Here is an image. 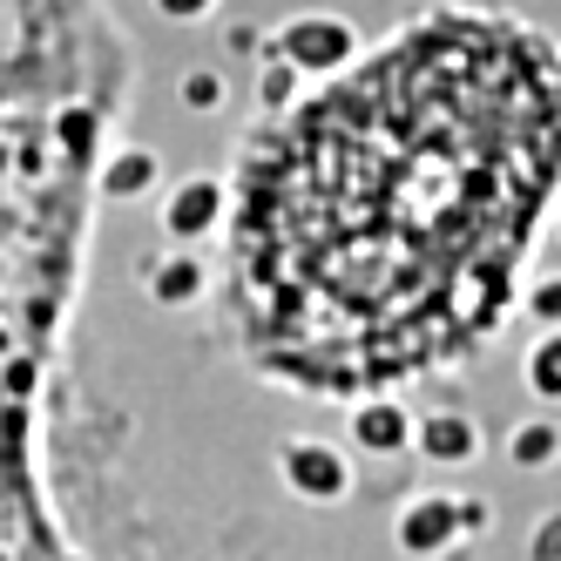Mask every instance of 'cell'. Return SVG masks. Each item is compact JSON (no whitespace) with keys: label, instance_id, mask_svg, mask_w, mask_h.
Here are the masks:
<instances>
[{"label":"cell","instance_id":"obj_1","mask_svg":"<svg viewBox=\"0 0 561 561\" xmlns=\"http://www.w3.org/2000/svg\"><path fill=\"white\" fill-rule=\"evenodd\" d=\"M561 176V55L433 14L244 149L230 271L264 366L392 386L473 352Z\"/></svg>","mask_w":561,"mask_h":561},{"label":"cell","instance_id":"obj_2","mask_svg":"<svg viewBox=\"0 0 561 561\" xmlns=\"http://www.w3.org/2000/svg\"><path fill=\"white\" fill-rule=\"evenodd\" d=\"M277 55H285L298 75H339L358 55V34L339 14H298L285 34H277Z\"/></svg>","mask_w":561,"mask_h":561},{"label":"cell","instance_id":"obj_3","mask_svg":"<svg viewBox=\"0 0 561 561\" xmlns=\"http://www.w3.org/2000/svg\"><path fill=\"white\" fill-rule=\"evenodd\" d=\"M352 426H358V439H366V447H379V454L407 447V433H413V420L399 413L392 399H373V407H358V413H352Z\"/></svg>","mask_w":561,"mask_h":561},{"label":"cell","instance_id":"obj_4","mask_svg":"<svg viewBox=\"0 0 561 561\" xmlns=\"http://www.w3.org/2000/svg\"><path fill=\"white\" fill-rule=\"evenodd\" d=\"M217 217H224V183H190L176 204H170V230H176V237L204 230V224H217Z\"/></svg>","mask_w":561,"mask_h":561},{"label":"cell","instance_id":"obj_5","mask_svg":"<svg viewBox=\"0 0 561 561\" xmlns=\"http://www.w3.org/2000/svg\"><path fill=\"white\" fill-rule=\"evenodd\" d=\"M420 439L433 460H473V420H460V413H433L420 426Z\"/></svg>","mask_w":561,"mask_h":561},{"label":"cell","instance_id":"obj_6","mask_svg":"<svg viewBox=\"0 0 561 561\" xmlns=\"http://www.w3.org/2000/svg\"><path fill=\"white\" fill-rule=\"evenodd\" d=\"M291 480L311 494H339L345 488V467L325 454V447H291Z\"/></svg>","mask_w":561,"mask_h":561},{"label":"cell","instance_id":"obj_7","mask_svg":"<svg viewBox=\"0 0 561 561\" xmlns=\"http://www.w3.org/2000/svg\"><path fill=\"white\" fill-rule=\"evenodd\" d=\"M554 454H561V426L554 420H528L514 433V467H554Z\"/></svg>","mask_w":561,"mask_h":561},{"label":"cell","instance_id":"obj_8","mask_svg":"<svg viewBox=\"0 0 561 561\" xmlns=\"http://www.w3.org/2000/svg\"><path fill=\"white\" fill-rule=\"evenodd\" d=\"M528 386L561 407V325H548V339L528 352Z\"/></svg>","mask_w":561,"mask_h":561},{"label":"cell","instance_id":"obj_9","mask_svg":"<svg viewBox=\"0 0 561 561\" xmlns=\"http://www.w3.org/2000/svg\"><path fill=\"white\" fill-rule=\"evenodd\" d=\"M447 528H454V501H420V507L407 514V541H413V548H433Z\"/></svg>","mask_w":561,"mask_h":561},{"label":"cell","instance_id":"obj_10","mask_svg":"<svg viewBox=\"0 0 561 561\" xmlns=\"http://www.w3.org/2000/svg\"><path fill=\"white\" fill-rule=\"evenodd\" d=\"M291 95H298V68H291L285 55H271V68H264V108L285 115V108H291Z\"/></svg>","mask_w":561,"mask_h":561},{"label":"cell","instance_id":"obj_11","mask_svg":"<svg viewBox=\"0 0 561 561\" xmlns=\"http://www.w3.org/2000/svg\"><path fill=\"white\" fill-rule=\"evenodd\" d=\"M156 176V156H123V163L108 170V190H142Z\"/></svg>","mask_w":561,"mask_h":561},{"label":"cell","instance_id":"obj_12","mask_svg":"<svg viewBox=\"0 0 561 561\" xmlns=\"http://www.w3.org/2000/svg\"><path fill=\"white\" fill-rule=\"evenodd\" d=\"M528 311L541 318V325H561V277H541L535 298H528Z\"/></svg>","mask_w":561,"mask_h":561},{"label":"cell","instance_id":"obj_13","mask_svg":"<svg viewBox=\"0 0 561 561\" xmlns=\"http://www.w3.org/2000/svg\"><path fill=\"white\" fill-rule=\"evenodd\" d=\"M535 561H561V514H548L535 528Z\"/></svg>","mask_w":561,"mask_h":561},{"label":"cell","instance_id":"obj_14","mask_svg":"<svg viewBox=\"0 0 561 561\" xmlns=\"http://www.w3.org/2000/svg\"><path fill=\"white\" fill-rule=\"evenodd\" d=\"M183 95H190L196 108H217V95H224V82H217V75H190V82H183Z\"/></svg>","mask_w":561,"mask_h":561},{"label":"cell","instance_id":"obj_15","mask_svg":"<svg viewBox=\"0 0 561 561\" xmlns=\"http://www.w3.org/2000/svg\"><path fill=\"white\" fill-rule=\"evenodd\" d=\"M156 8H163V14H176V21H196V14H210L217 0H156Z\"/></svg>","mask_w":561,"mask_h":561}]
</instances>
